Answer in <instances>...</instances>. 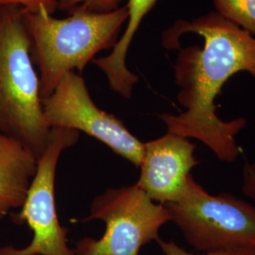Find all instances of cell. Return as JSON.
<instances>
[{
    "instance_id": "5",
    "label": "cell",
    "mask_w": 255,
    "mask_h": 255,
    "mask_svg": "<svg viewBox=\"0 0 255 255\" xmlns=\"http://www.w3.org/2000/svg\"><path fill=\"white\" fill-rule=\"evenodd\" d=\"M197 251L255 248V206L227 193L212 195L192 176L180 201L164 205Z\"/></svg>"
},
{
    "instance_id": "8",
    "label": "cell",
    "mask_w": 255,
    "mask_h": 255,
    "mask_svg": "<svg viewBox=\"0 0 255 255\" xmlns=\"http://www.w3.org/2000/svg\"><path fill=\"white\" fill-rule=\"evenodd\" d=\"M196 145L188 138L166 132L144 143L137 186L152 201L165 205L180 201L187 189L191 170L199 164Z\"/></svg>"
},
{
    "instance_id": "7",
    "label": "cell",
    "mask_w": 255,
    "mask_h": 255,
    "mask_svg": "<svg viewBox=\"0 0 255 255\" xmlns=\"http://www.w3.org/2000/svg\"><path fill=\"white\" fill-rule=\"evenodd\" d=\"M42 104L44 120L49 128H64L82 131L139 167L144 143L119 118L101 110L93 101L81 75L75 71L66 74Z\"/></svg>"
},
{
    "instance_id": "3",
    "label": "cell",
    "mask_w": 255,
    "mask_h": 255,
    "mask_svg": "<svg viewBox=\"0 0 255 255\" xmlns=\"http://www.w3.org/2000/svg\"><path fill=\"white\" fill-rule=\"evenodd\" d=\"M49 131L24 10L0 6V133L17 140L39 159Z\"/></svg>"
},
{
    "instance_id": "11",
    "label": "cell",
    "mask_w": 255,
    "mask_h": 255,
    "mask_svg": "<svg viewBox=\"0 0 255 255\" xmlns=\"http://www.w3.org/2000/svg\"><path fill=\"white\" fill-rule=\"evenodd\" d=\"M222 17L255 34V0H214Z\"/></svg>"
},
{
    "instance_id": "14",
    "label": "cell",
    "mask_w": 255,
    "mask_h": 255,
    "mask_svg": "<svg viewBox=\"0 0 255 255\" xmlns=\"http://www.w3.org/2000/svg\"><path fill=\"white\" fill-rule=\"evenodd\" d=\"M0 6H17L30 12L44 7L50 14H53L58 9V0H0Z\"/></svg>"
},
{
    "instance_id": "15",
    "label": "cell",
    "mask_w": 255,
    "mask_h": 255,
    "mask_svg": "<svg viewBox=\"0 0 255 255\" xmlns=\"http://www.w3.org/2000/svg\"><path fill=\"white\" fill-rule=\"evenodd\" d=\"M242 191L255 202V162L247 163L244 166Z\"/></svg>"
},
{
    "instance_id": "2",
    "label": "cell",
    "mask_w": 255,
    "mask_h": 255,
    "mask_svg": "<svg viewBox=\"0 0 255 255\" xmlns=\"http://www.w3.org/2000/svg\"><path fill=\"white\" fill-rule=\"evenodd\" d=\"M24 18L43 101L66 74L75 70L82 73L99 52L113 49L127 21L128 9L124 6L108 12L77 11L59 19L41 7L33 12L24 10Z\"/></svg>"
},
{
    "instance_id": "12",
    "label": "cell",
    "mask_w": 255,
    "mask_h": 255,
    "mask_svg": "<svg viewBox=\"0 0 255 255\" xmlns=\"http://www.w3.org/2000/svg\"><path fill=\"white\" fill-rule=\"evenodd\" d=\"M122 0H58V9L71 14L77 11L108 12L118 9Z\"/></svg>"
},
{
    "instance_id": "1",
    "label": "cell",
    "mask_w": 255,
    "mask_h": 255,
    "mask_svg": "<svg viewBox=\"0 0 255 255\" xmlns=\"http://www.w3.org/2000/svg\"><path fill=\"white\" fill-rule=\"evenodd\" d=\"M167 49H180L174 66L177 100L185 111L159 118L167 132L194 138L219 160L233 163L239 154L236 137L246 119H219L215 100L234 75L245 71L255 78V38L218 12L191 22L180 20L163 33Z\"/></svg>"
},
{
    "instance_id": "9",
    "label": "cell",
    "mask_w": 255,
    "mask_h": 255,
    "mask_svg": "<svg viewBox=\"0 0 255 255\" xmlns=\"http://www.w3.org/2000/svg\"><path fill=\"white\" fill-rule=\"evenodd\" d=\"M37 162L26 146L0 133V220L23 206Z\"/></svg>"
},
{
    "instance_id": "13",
    "label": "cell",
    "mask_w": 255,
    "mask_h": 255,
    "mask_svg": "<svg viewBox=\"0 0 255 255\" xmlns=\"http://www.w3.org/2000/svg\"><path fill=\"white\" fill-rule=\"evenodd\" d=\"M161 251L164 255H198L188 253L183 248L179 246L174 240L165 241L158 238L157 241ZM202 255H255V248H240L233 250H219L205 253Z\"/></svg>"
},
{
    "instance_id": "4",
    "label": "cell",
    "mask_w": 255,
    "mask_h": 255,
    "mask_svg": "<svg viewBox=\"0 0 255 255\" xmlns=\"http://www.w3.org/2000/svg\"><path fill=\"white\" fill-rule=\"evenodd\" d=\"M101 220L105 232L99 239L77 241L75 255H139L142 247L157 241L162 226L170 221L166 207L152 201L136 184L109 188L97 196L90 214L82 221Z\"/></svg>"
},
{
    "instance_id": "10",
    "label": "cell",
    "mask_w": 255,
    "mask_h": 255,
    "mask_svg": "<svg viewBox=\"0 0 255 255\" xmlns=\"http://www.w3.org/2000/svg\"><path fill=\"white\" fill-rule=\"evenodd\" d=\"M156 2L157 0H128L127 25L124 33L109 55L92 61L105 74L111 89L127 100L131 98L133 88L139 81L136 75L128 68V51L142 20Z\"/></svg>"
},
{
    "instance_id": "6",
    "label": "cell",
    "mask_w": 255,
    "mask_h": 255,
    "mask_svg": "<svg viewBox=\"0 0 255 255\" xmlns=\"http://www.w3.org/2000/svg\"><path fill=\"white\" fill-rule=\"evenodd\" d=\"M80 132L51 128L46 150L38 159L35 176L19 212L9 214L17 225L27 224L32 239L24 248L0 246V255H75L68 246V230L59 221L55 201L57 165L63 151L77 144Z\"/></svg>"
}]
</instances>
